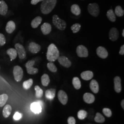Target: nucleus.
<instances>
[{
  "mask_svg": "<svg viewBox=\"0 0 124 124\" xmlns=\"http://www.w3.org/2000/svg\"><path fill=\"white\" fill-rule=\"evenodd\" d=\"M59 52L57 46L53 43L50 45L46 53V58L49 62L55 61L59 58Z\"/></svg>",
  "mask_w": 124,
  "mask_h": 124,
  "instance_id": "nucleus-1",
  "label": "nucleus"
},
{
  "mask_svg": "<svg viewBox=\"0 0 124 124\" xmlns=\"http://www.w3.org/2000/svg\"><path fill=\"white\" fill-rule=\"evenodd\" d=\"M57 4V0H43L40 6V11L44 14L50 13Z\"/></svg>",
  "mask_w": 124,
  "mask_h": 124,
  "instance_id": "nucleus-2",
  "label": "nucleus"
},
{
  "mask_svg": "<svg viewBox=\"0 0 124 124\" xmlns=\"http://www.w3.org/2000/svg\"><path fill=\"white\" fill-rule=\"evenodd\" d=\"M53 23L54 26L61 31H64L67 27L66 22L59 18L57 15H54L53 17Z\"/></svg>",
  "mask_w": 124,
  "mask_h": 124,
  "instance_id": "nucleus-3",
  "label": "nucleus"
},
{
  "mask_svg": "<svg viewBox=\"0 0 124 124\" xmlns=\"http://www.w3.org/2000/svg\"><path fill=\"white\" fill-rule=\"evenodd\" d=\"M88 11L89 13L94 17H97L100 13L99 6L96 3H90L88 6Z\"/></svg>",
  "mask_w": 124,
  "mask_h": 124,
  "instance_id": "nucleus-4",
  "label": "nucleus"
},
{
  "mask_svg": "<svg viewBox=\"0 0 124 124\" xmlns=\"http://www.w3.org/2000/svg\"><path fill=\"white\" fill-rule=\"evenodd\" d=\"M13 76L15 80L17 81H20L23 77V70L21 67L19 66H15L13 68Z\"/></svg>",
  "mask_w": 124,
  "mask_h": 124,
  "instance_id": "nucleus-5",
  "label": "nucleus"
},
{
  "mask_svg": "<svg viewBox=\"0 0 124 124\" xmlns=\"http://www.w3.org/2000/svg\"><path fill=\"white\" fill-rule=\"evenodd\" d=\"M35 63L34 60H30L27 62L25 64L27 73L30 75H35L38 73V69L33 67Z\"/></svg>",
  "mask_w": 124,
  "mask_h": 124,
  "instance_id": "nucleus-6",
  "label": "nucleus"
},
{
  "mask_svg": "<svg viewBox=\"0 0 124 124\" xmlns=\"http://www.w3.org/2000/svg\"><path fill=\"white\" fill-rule=\"evenodd\" d=\"M76 53L80 58H87L88 56V51L83 45H79L77 47Z\"/></svg>",
  "mask_w": 124,
  "mask_h": 124,
  "instance_id": "nucleus-7",
  "label": "nucleus"
},
{
  "mask_svg": "<svg viewBox=\"0 0 124 124\" xmlns=\"http://www.w3.org/2000/svg\"><path fill=\"white\" fill-rule=\"evenodd\" d=\"M15 47L17 51L18 57L20 59H23L25 58L26 56V53L25 48L22 45L19 43H17L15 45Z\"/></svg>",
  "mask_w": 124,
  "mask_h": 124,
  "instance_id": "nucleus-8",
  "label": "nucleus"
},
{
  "mask_svg": "<svg viewBox=\"0 0 124 124\" xmlns=\"http://www.w3.org/2000/svg\"><path fill=\"white\" fill-rule=\"evenodd\" d=\"M58 99L59 101L61 102L62 104L66 105L68 101V97L66 93L60 90L58 93Z\"/></svg>",
  "mask_w": 124,
  "mask_h": 124,
  "instance_id": "nucleus-9",
  "label": "nucleus"
},
{
  "mask_svg": "<svg viewBox=\"0 0 124 124\" xmlns=\"http://www.w3.org/2000/svg\"><path fill=\"white\" fill-rule=\"evenodd\" d=\"M42 103V102H41ZM40 101L34 102L31 105V109L35 114H39L42 111V107Z\"/></svg>",
  "mask_w": 124,
  "mask_h": 124,
  "instance_id": "nucleus-10",
  "label": "nucleus"
},
{
  "mask_svg": "<svg viewBox=\"0 0 124 124\" xmlns=\"http://www.w3.org/2000/svg\"><path fill=\"white\" fill-rule=\"evenodd\" d=\"M58 62L62 66L65 68H69L71 66V62L65 56H59L58 59Z\"/></svg>",
  "mask_w": 124,
  "mask_h": 124,
  "instance_id": "nucleus-11",
  "label": "nucleus"
},
{
  "mask_svg": "<svg viewBox=\"0 0 124 124\" xmlns=\"http://www.w3.org/2000/svg\"><path fill=\"white\" fill-rule=\"evenodd\" d=\"M96 53L98 56L99 58H101L102 59L106 58L108 55V52L106 48L101 46L98 47L96 50Z\"/></svg>",
  "mask_w": 124,
  "mask_h": 124,
  "instance_id": "nucleus-12",
  "label": "nucleus"
},
{
  "mask_svg": "<svg viewBox=\"0 0 124 124\" xmlns=\"http://www.w3.org/2000/svg\"><path fill=\"white\" fill-rule=\"evenodd\" d=\"M119 37V33L118 30L116 28H111L109 32V39L115 41L118 40Z\"/></svg>",
  "mask_w": 124,
  "mask_h": 124,
  "instance_id": "nucleus-13",
  "label": "nucleus"
},
{
  "mask_svg": "<svg viewBox=\"0 0 124 124\" xmlns=\"http://www.w3.org/2000/svg\"><path fill=\"white\" fill-rule=\"evenodd\" d=\"M114 88L115 92L117 93H120L122 90L121 86V80L119 76H116L114 79Z\"/></svg>",
  "mask_w": 124,
  "mask_h": 124,
  "instance_id": "nucleus-14",
  "label": "nucleus"
},
{
  "mask_svg": "<svg viewBox=\"0 0 124 124\" xmlns=\"http://www.w3.org/2000/svg\"><path fill=\"white\" fill-rule=\"evenodd\" d=\"M28 48L30 52L32 53H38L41 49L40 45L34 42H32L30 43Z\"/></svg>",
  "mask_w": 124,
  "mask_h": 124,
  "instance_id": "nucleus-15",
  "label": "nucleus"
},
{
  "mask_svg": "<svg viewBox=\"0 0 124 124\" xmlns=\"http://www.w3.org/2000/svg\"><path fill=\"white\" fill-rule=\"evenodd\" d=\"M41 31L44 35H47L52 31V26L47 23H45L41 26Z\"/></svg>",
  "mask_w": 124,
  "mask_h": 124,
  "instance_id": "nucleus-16",
  "label": "nucleus"
},
{
  "mask_svg": "<svg viewBox=\"0 0 124 124\" xmlns=\"http://www.w3.org/2000/svg\"><path fill=\"white\" fill-rule=\"evenodd\" d=\"M83 99L85 102L88 104H91L95 101V98L92 93H85L83 95Z\"/></svg>",
  "mask_w": 124,
  "mask_h": 124,
  "instance_id": "nucleus-17",
  "label": "nucleus"
},
{
  "mask_svg": "<svg viewBox=\"0 0 124 124\" xmlns=\"http://www.w3.org/2000/svg\"><path fill=\"white\" fill-rule=\"evenodd\" d=\"M90 87L93 93L96 94L98 93L99 87L98 83L96 80H91L90 83Z\"/></svg>",
  "mask_w": 124,
  "mask_h": 124,
  "instance_id": "nucleus-18",
  "label": "nucleus"
},
{
  "mask_svg": "<svg viewBox=\"0 0 124 124\" xmlns=\"http://www.w3.org/2000/svg\"><path fill=\"white\" fill-rule=\"evenodd\" d=\"M80 76L83 80H91L93 78V72L92 71L89 70L84 71L81 73Z\"/></svg>",
  "mask_w": 124,
  "mask_h": 124,
  "instance_id": "nucleus-19",
  "label": "nucleus"
},
{
  "mask_svg": "<svg viewBox=\"0 0 124 124\" xmlns=\"http://www.w3.org/2000/svg\"><path fill=\"white\" fill-rule=\"evenodd\" d=\"M16 28V25L13 21H9L8 22L6 27V31L9 33L11 34L15 31Z\"/></svg>",
  "mask_w": 124,
  "mask_h": 124,
  "instance_id": "nucleus-20",
  "label": "nucleus"
},
{
  "mask_svg": "<svg viewBox=\"0 0 124 124\" xmlns=\"http://www.w3.org/2000/svg\"><path fill=\"white\" fill-rule=\"evenodd\" d=\"M8 11V7L4 0L0 1V14L5 15Z\"/></svg>",
  "mask_w": 124,
  "mask_h": 124,
  "instance_id": "nucleus-21",
  "label": "nucleus"
},
{
  "mask_svg": "<svg viewBox=\"0 0 124 124\" xmlns=\"http://www.w3.org/2000/svg\"><path fill=\"white\" fill-rule=\"evenodd\" d=\"M56 89L51 88L47 90L45 92L46 97L50 100H52L55 97Z\"/></svg>",
  "mask_w": 124,
  "mask_h": 124,
  "instance_id": "nucleus-22",
  "label": "nucleus"
},
{
  "mask_svg": "<svg viewBox=\"0 0 124 124\" xmlns=\"http://www.w3.org/2000/svg\"><path fill=\"white\" fill-rule=\"evenodd\" d=\"M12 112V107L9 104L6 105L4 107L2 111V115L4 118H8L11 115Z\"/></svg>",
  "mask_w": 124,
  "mask_h": 124,
  "instance_id": "nucleus-23",
  "label": "nucleus"
},
{
  "mask_svg": "<svg viewBox=\"0 0 124 124\" xmlns=\"http://www.w3.org/2000/svg\"><path fill=\"white\" fill-rule=\"evenodd\" d=\"M7 53L9 56L11 61L14 60L17 56V52L16 49L14 48H9L7 51Z\"/></svg>",
  "mask_w": 124,
  "mask_h": 124,
  "instance_id": "nucleus-24",
  "label": "nucleus"
},
{
  "mask_svg": "<svg viewBox=\"0 0 124 124\" xmlns=\"http://www.w3.org/2000/svg\"><path fill=\"white\" fill-rule=\"evenodd\" d=\"M42 19L41 17L40 16L36 17L32 21L31 23V26L34 29L37 28L41 23L42 22Z\"/></svg>",
  "mask_w": 124,
  "mask_h": 124,
  "instance_id": "nucleus-25",
  "label": "nucleus"
},
{
  "mask_svg": "<svg viewBox=\"0 0 124 124\" xmlns=\"http://www.w3.org/2000/svg\"><path fill=\"white\" fill-rule=\"evenodd\" d=\"M41 82L42 85L44 86H47L50 82L49 75L45 74L41 77Z\"/></svg>",
  "mask_w": 124,
  "mask_h": 124,
  "instance_id": "nucleus-26",
  "label": "nucleus"
},
{
  "mask_svg": "<svg viewBox=\"0 0 124 124\" xmlns=\"http://www.w3.org/2000/svg\"><path fill=\"white\" fill-rule=\"evenodd\" d=\"M71 12L76 16H79L81 13V10L78 5L74 4L71 7Z\"/></svg>",
  "mask_w": 124,
  "mask_h": 124,
  "instance_id": "nucleus-27",
  "label": "nucleus"
},
{
  "mask_svg": "<svg viewBox=\"0 0 124 124\" xmlns=\"http://www.w3.org/2000/svg\"><path fill=\"white\" fill-rule=\"evenodd\" d=\"M107 17L108 19L112 22H115L116 21V16L115 13L113 9H110L108 11L106 14Z\"/></svg>",
  "mask_w": 124,
  "mask_h": 124,
  "instance_id": "nucleus-28",
  "label": "nucleus"
},
{
  "mask_svg": "<svg viewBox=\"0 0 124 124\" xmlns=\"http://www.w3.org/2000/svg\"><path fill=\"white\" fill-rule=\"evenodd\" d=\"M72 84L74 88L76 90H79L81 88V84L80 80L79 78L75 77H74L72 80Z\"/></svg>",
  "mask_w": 124,
  "mask_h": 124,
  "instance_id": "nucleus-29",
  "label": "nucleus"
},
{
  "mask_svg": "<svg viewBox=\"0 0 124 124\" xmlns=\"http://www.w3.org/2000/svg\"><path fill=\"white\" fill-rule=\"evenodd\" d=\"M8 98V95L6 94L0 95V107L4 106Z\"/></svg>",
  "mask_w": 124,
  "mask_h": 124,
  "instance_id": "nucleus-30",
  "label": "nucleus"
},
{
  "mask_svg": "<svg viewBox=\"0 0 124 124\" xmlns=\"http://www.w3.org/2000/svg\"><path fill=\"white\" fill-rule=\"evenodd\" d=\"M94 120L95 122L99 123H102L105 121V118L99 113H97Z\"/></svg>",
  "mask_w": 124,
  "mask_h": 124,
  "instance_id": "nucleus-31",
  "label": "nucleus"
},
{
  "mask_svg": "<svg viewBox=\"0 0 124 124\" xmlns=\"http://www.w3.org/2000/svg\"><path fill=\"white\" fill-rule=\"evenodd\" d=\"M33 83V80L32 79H30L29 80L24 81L23 83V86L26 90H28L32 86Z\"/></svg>",
  "mask_w": 124,
  "mask_h": 124,
  "instance_id": "nucleus-32",
  "label": "nucleus"
},
{
  "mask_svg": "<svg viewBox=\"0 0 124 124\" xmlns=\"http://www.w3.org/2000/svg\"><path fill=\"white\" fill-rule=\"evenodd\" d=\"M35 90L36 91V97L38 98H41L43 94V91L42 89L40 88L39 86L36 85L35 86Z\"/></svg>",
  "mask_w": 124,
  "mask_h": 124,
  "instance_id": "nucleus-33",
  "label": "nucleus"
},
{
  "mask_svg": "<svg viewBox=\"0 0 124 124\" xmlns=\"http://www.w3.org/2000/svg\"><path fill=\"white\" fill-rule=\"evenodd\" d=\"M115 13L118 17H122L124 14V11L120 6H117L115 8Z\"/></svg>",
  "mask_w": 124,
  "mask_h": 124,
  "instance_id": "nucleus-34",
  "label": "nucleus"
},
{
  "mask_svg": "<svg viewBox=\"0 0 124 124\" xmlns=\"http://www.w3.org/2000/svg\"><path fill=\"white\" fill-rule=\"evenodd\" d=\"M87 115V112L84 110H80L78 111L77 114L78 118L80 120H84L85 119Z\"/></svg>",
  "mask_w": 124,
  "mask_h": 124,
  "instance_id": "nucleus-35",
  "label": "nucleus"
},
{
  "mask_svg": "<svg viewBox=\"0 0 124 124\" xmlns=\"http://www.w3.org/2000/svg\"><path fill=\"white\" fill-rule=\"evenodd\" d=\"M47 67L50 71L53 73L56 72L58 70L57 67L55 65V64L53 63V62H48L47 64Z\"/></svg>",
  "mask_w": 124,
  "mask_h": 124,
  "instance_id": "nucleus-36",
  "label": "nucleus"
},
{
  "mask_svg": "<svg viewBox=\"0 0 124 124\" xmlns=\"http://www.w3.org/2000/svg\"><path fill=\"white\" fill-rule=\"evenodd\" d=\"M81 28V25L80 23H76L74 24L71 27V30L73 31V33H76L80 31V29Z\"/></svg>",
  "mask_w": 124,
  "mask_h": 124,
  "instance_id": "nucleus-37",
  "label": "nucleus"
},
{
  "mask_svg": "<svg viewBox=\"0 0 124 124\" xmlns=\"http://www.w3.org/2000/svg\"><path fill=\"white\" fill-rule=\"evenodd\" d=\"M102 112L104 115L107 116V117H110L112 116V111L109 108H104L102 109Z\"/></svg>",
  "mask_w": 124,
  "mask_h": 124,
  "instance_id": "nucleus-38",
  "label": "nucleus"
},
{
  "mask_svg": "<svg viewBox=\"0 0 124 124\" xmlns=\"http://www.w3.org/2000/svg\"><path fill=\"white\" fill-rule=\"evenodd\" d=\"M6 40L4 35L0 33V46H2L6 43Z\"/></svg>",
  "mask_w": 124,
  "mask_h": 124,
  "instance_id": "nucleus-39",
  "label": "nucleus"
},
{
  "mask_svg": "<svg viewBox=\"0 0 124 124\" xmlns=\"http://www.w3.org/2000/svg\"><path fill=\"white\" fill-rule=\"evenodd\" d=\"M22 115L21 114L17 112L14 114V115H13V119L15 120H20L22 118Z\"/></svg>",
  "mask_w": 124,
  "mask_h": 124,
  "instance_id": "nucleus-40",
  "label": "nucleus"
},
{
  "mask_svg": "<svg viewBox=\"0 0 124 124\" xmlns=\"http://www.w3.org/2000/svg\"><path fill=\"white\" fill-rule=\"evenodd\" d=\"M68 124H75L76 121L74 117L73 116H70L68 119Z\"/></svg>",
  "mask_w": 124,
  "mask_h": 124,
  "instance_id": "nucleus-41",
  "label": "nucleus"
},
{
  "mask_svg": "<svg viewBox=\"0 0 124 124\" xmlns=\"http://www.w3.org/2000/svg\"><path fill=\"white\" fill-rule=\"evenodd\" d=\"M43 0H31V4L35 5L37 4L38 2H39L40 1H42Z\"/></svg>",
  "mask_w": 124,
  "mask_h": 124,
  "instance_id": "nucleus-42",
  "label": "nucleus"
},
{
  "mask_svg": "<svg viewBox=\"0 0 124 124\" xmlns=\"http://www.w3.org/2000/svg\"><path fill=\"white\" fill-rule=\"evenodd\" d=\"M119 54L120 55H123L124 54V45H123L120 48V52H119Z\"/></svg>",
  "mask_w": 124,
  "mask_h": 124,
  "instance_id": "nucleus-43",
  "label": "nucleus"
},
{
  "mask_svg": "<svg viewBox=\"0 0 124 124\" xmlns=\"http://www.w3.org/2000/svg\"><path fill=\"white\" fill-rule=\"evenodd\" d=\"M124 100L123 99L121 102V107H122V108H123V109H124Z\"/></svg>",
  "mask_w": 124,
  "mask_h": 124,
  "instance_id": "nucleus-44",
  "label": "nucleus"
},
{
  "mask_svg": "<svg viewBox=\"0 0 124 124\" xmlns=\"http://www.w3.org/2000/svg\"><path fill=\"white\" fill-rule=\"evenodd\" d=\"M122 36L124 37V30L123 29V32H122Z\"/></svg>",
  "mask_w": 124,
  "mask_h": 124,
  "instance_id": "nucleus-45",
  "label": "nucleus"
}]
</instances>
